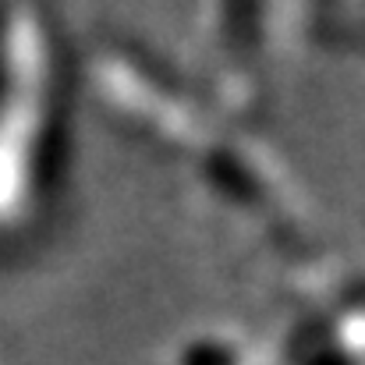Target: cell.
Wrapping results in <instances>:
<instances>
[{"mask_svg": "<svg viewBox=\"0 0 365 365\" xmlns=\"http://www.w3.org/2000/svg\"><path fill=\"white\" fill-rule=\"evenodd\" d=\"M61 114V53L46 14L0 4V238L43 206Z\"/></svg>", "mask_w": 365, "mask_h": 365, "instance_id": "obj_1", "label": "cell"}, {"mask_svg": "<svg viewBox=\"0 0 365 365\" xmlns=\"http://www.w3.org/2000/svg\"><path fill=\"white\" fill-rule=\"evenodd\" d=\"M89 89L107 121L156 156L188 163L227 131L206 110L188 68L124 36H103L89 50Z\"/></svg>", "mask_w": 365, "mask_h": 365, "instance_id": "obj_3", "label": "cell"}, {"mask_svg": "<svg viewBox=\"0 0 365 365\" xmlns=\"http://www.w3.org/2000/svg\"><path fill=\"white\" fill-rule=\"evenodd\" d=\"M192 199L235 242L259 255L312 252V206L284 160L252 131H220L192 160Z\"/></svg>", "mask_w": 365, "mask_h": 365, "instance_id": "obj_2", "label": "cell"}, {"mask_svg": "<svg viewBox=\"0 0 365 365\" xmlns=\"http://www.w3.org/2000/svg\"><path fill=\"white\" fill-rule=\"evenodd\" d=\"M163 365H287L277 341L235 323H199L178 334Z\"/></svg>", "mask_w": 365, "mask_h": 365, "instance_id": "obj_4", "label": "cell"}]
</instances>
